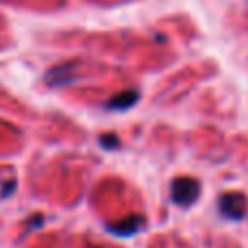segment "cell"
<instances>
[{"instance_id": "obj_1", "label": "cell", "mask_w": 248, "mask_h": 248, "mask_svg": "<svg viewBox=\"0 0 248 248\" xmlns=\"http://www.w3.org/2000/svg\"><path fill=\"white\" fill-rule=\"evenodd\" d=\"M201 194V183L192 176H176L172 181V201L179 207H189L198 201Z\"/></svg>"}, {"instance_id": "obj_2", "label": "cell", "mask_w": 248, "mask_h": 248, "mask_svg": "<svg viewBox=\"0 0 248 248\" xmlns=\"http://www.w3.org/2000/svg\"><path fill=\"white\" fill-rule=\"evenodd\" d=\"M218 209L224 218L229 220H242L246 216V196L240 192H227L220 196Z\"/></svg>"}, {"instance_id": "obj_3", "label": "cell", "mask_w": 248, "mask_h": 248, "mask_svg": "<svg viewBox=\"0 0 248 248\" xmlns=\"http://www.w3.org/2000/svg\"><path fill=\"white\" fill-rule=\"evenodd\" d=\"M74 70H77V63H63V65H57L52 68L50 72L46 74V81L50 85L59 87V85H65V83L74 81Z\"/></svg>"}, {"instance_id": "obj_4", "label": "cell", "mask_w": 248, "mask_h": 248, "mask_svg": "<svg viewBox=\"0 0 248 248\" xmlns=\"http://www.w3.org/2000/svg\"><path fill=\"white\" fill-rule=\"evenodd\" d=\"M141 227H144V218H141V216H131V218H126L124 222L109 224V231H111L113 235H135Z\"/></svg>"}, {"instance_id": "obj_5", "label": "cell", "mask_w": 248, "mask_h": 248, "mask_svg": "<svg viewBox=\"0 0 248 248\" xmlns=\"http://www.w3.org/2000/svg\"><path fill=\"white\" fill-rule=\"evenodd\" d=\"M137 100H140V92L128 90V92H122V94L113 96V98L107 103V109H111V111H126V109L133 107Z\"/></svg>"}, {"instance_id": "obj_6", "label": "cell", "mask_w": 248, "mask_h": 248, "mask_svg": "<svg viewBox=\"0 0 248 248\" xmlns=\"http://www.w3.org/2000/svg\"><path fill=\"white\" fill-rule=\"evenodd\" d=\"M100 141H103V144H105V148H118V144H120V141H118V137H103V140H100Z\"/></svg>"}]
</instances>
